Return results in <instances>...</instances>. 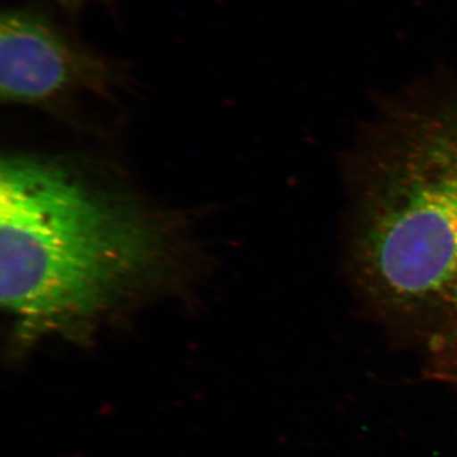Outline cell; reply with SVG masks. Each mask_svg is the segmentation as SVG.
<instances>
[{"label": "cell", "mask_w": 457, "mask_h": 457, "mask_svg": "<svg viewBox=\"0 0 457 457\" xmlns=\"http://www.w3.org/2000/svg\"><path fill=\"white\" fill-rule=\"evenodd\" d=\"M60 2L66 3V4H79L83 0H60Z\"/></svg>", "instance_id": "cell-4"}, {"label": "cell", "mask_w": 457, "mask_h": 457, "mask_svg": "<svg viewBox=\"0 0 457 457\" xmlns=\"http://www.w3.org/2000/svg\"><path fill=\"white\" fill-rule=\"evenodd\" d=\"M120 82L112 62L87 50L41 12H3L0 96L5 104L51 106L80 93L107 97Z\"/></svg>", "instance_id": "cell-3"}, {"label": "cell", "mask_w": 457, "mask_h": 457, "mask_svg": "<svg viewBox=\"0 0 457 457\" xmlns=\"http://www.w3.org/2000/svg\"><path fill=\"white\" fill-rule=\"evenodd\" d=\"M164 236L130 207L29 158L0 170V302L17 337L71 339L139 288L163 261Z\"/></svg>", "instance_id": "cell-1"}, {"label": "cell", "mask_w": 457, "mask_h": 457, "mask_svg": "<svg viewBox=\"0 0 457 457\" xmlns=\"http://www.w3.org/2000/svg\"><path fill=\"white\" fill-rule=\"evenodd\" d=\"M356 257L381 302L457 318V111L411 123L376 156Z\"/></svg>", "instance_id": "cell-2"}]
</instances>
